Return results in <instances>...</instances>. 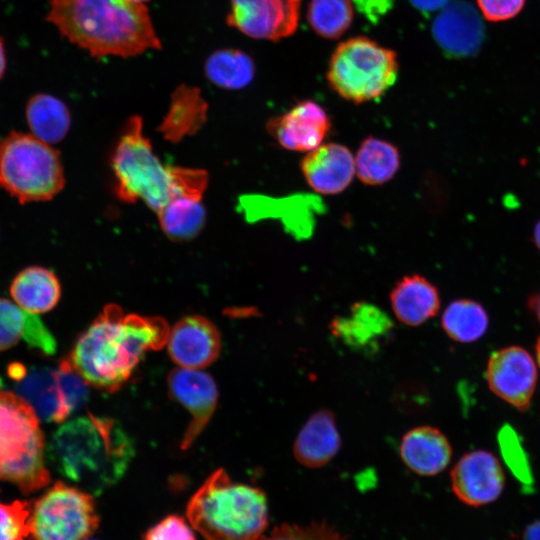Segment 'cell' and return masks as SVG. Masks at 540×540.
Listing matches in <instances>:
<instances>
[{
	"label": "cell",
	"mask_w": 540,
	"mask_h": 540,
	"mask_svg": "<svg viewBox=\"0 0 540 540\" xmlns=\"http://www.w3.org/2000/svg\"><path fill=\"white\" fill-rule=\"evenodd\" d=\"M166 346L178 367L203 369L218 357L221 339L212 322L192 315L179 320L170 329Z\"/></svg>",
	"instance_id": "2e32d148"
},
{
	"label": "cell",
	"mask_w": 540,
	"mask_h": 540,
	"mask_svg": "<svg viewBox=\"0 0 540 540\" xmlns=\"http://www.w3.org/2000/svg\"><path fill=\"white\" fill-rule=\"evenodd\" d=\"M131 2H134V3H138V4H145L146 2L150 1V0H129Z\"/></svg>",
	"instance_id": "ee69618b"
},
{
	"label": "cell",
	"mask_w": 540,
	"mask_h": 540,
	"mask_svg": "<svg viewBox=\"0 0 540 540\" xmlns=\"http://www.w3.org/2000/svg\"><path fill=\"white\" fill-rule=\"evenodd\" d=\"M451 487L464 504L480 507L497 500L505 487V473L499 459L489 451L464 454L453 467Z\"/></svg>",
	"instance_id": "7c38bea8"
},
{
	"label": "cell",
	"mask_w": 540,
	"mask_h": 540,
	"mask_svg": "<svg viewBox=\"0 0 540 540\" xmlns=\"http://www.w3.org/2000/svg\"><path fill=\"white\" fill-rule=\"evenodd\" d=\"M399 452L404 464L422 476L439 474L452 457L448 438L438 428L429 425L409 430L400 442Z\"/></svg>",
	"instance_id": "ffe728a7"
},
{
	"label": "cell",
	"mask_w": 540,
	"mask_h": 540,
	"mask_svg": "<svg viewBox=\"0 0 540 540\" xmlns=\"http://www.w3.org/2000/svg\"><path fill=\"white\" fill-rule=\"evenodd\" d=\"M157 214L162 230L172 240L194 238L205 223L201 199L190 196L173 198Z\"/></svg>",
	"instance_id": "f546056e"
},
{
	"label": "cell",
	"mask_w": 540,
	"mask_h": 540,
	"mask_svg": "<svg viewBox=\"0 0 540 540\" xmlns=\"http://www.w3.org/2000/svg\"><path fill=\"white\" fill-rule=\"evenodd\" d=\"M483 17L490 22H503L516 17L526 0H476Z\"/></svg>",
	"instance_id": "d590c367"
},
{
	"label": "cell",
	"mask_w": 540,
	"mask_h": 540,
	"mask_svg": "<svg viewBox=\"0 0 540 540\" xmlns=\"http://www.w3.org/2000/svg\"><path fill=\"white\" fill-rule=\"evenodd\" d=\"M256 72L252 57L241 49L222 48L205 60L204 73L215 86L238 90L248 86Z\"/></svg>",
	"instance_id": "83f0119b"
},
{
	"label": "cell",
	"mask_w": 540,
	"mask_h": 540,
	"mask_svg": "<svg viewBox=\"0 0 540 540\" xmlns=\"http://www.w3.org/2000/svg\"><path fill=\"white\" fill-rule=\"evenodd\" d=\"M39 420L25 400L0 388V480L15 484L24 493L50 481Z\"/></svg>",
	"instance_id": "5b68a950"
},
{
	"label": "cell",
	"mask_w": 540,
	"mask_h": 540,
	"mask_svg": "<svg viewBox=\"0 0 540 540\" xmlns=\"http://www.w3.org/2000/svg\"><path fill=\"white\" fill-rule=\"evenodd\" d=\"M9 375L16 383V394L32 407L39 419L60 423L71 414L65 402L57 368H26L14 363L9 367Z\"/></svg>",
	"instance_id": "e0dca14e"
},
{
	"label": "cell",
	"mask_w": 540,
	"mask_h": 540,
	"mask_svg": "<svg viewBox=\"0 0 540 540\" xmlns=\"http://www.w3.org/2000/svg\"><path fill=\"white\" fill-rule=\"evenodd\" d=\"M537 366L530 353L520 346L494 351L487 362L489 389L520 411L530 407L537 385Z\"/></svg>",
	"instance_id": "8fae6325"
},
{
	"label": "cell",
	"mask_w": 540,
	"mask_h": 540,
	"mask_svg": "<svg viewBox=\"0 0 540 540\" xmlns=\"http://www.w3.org/2000/svg\"><path fill=\"white\" fill-rule=\"evenodd\" d=\"M92 495L57 482L32 504L33 540H86L98 527Z\"/></svg>",
	"instance_id": "9c48e42d"
},
{
	"label": "cell",
	"mask_w": 540,
	"mask_h": 540,
	"mask_svg": "<svg viewBox=\"0 0 540 540\" xmlns=\"http://www.w3.org/2000/svg\"><path fill=\"white\" fill-rule=\"evenodd\" d=\"M307 184L325 195L343 192L352 182L356 168L351 151L338 143H327L308 152L300 163Z\"/></svg>",
	"instance_id": "ac0fdd59"
},
{
	"label": "cell",
	"mask_w": 540,
	"mask_h": 540,
	"mask_svg": "<svg viewBox=\"0 0 540 540\" xmlns=\"http://www.w3.org/2000/svg\"><path fill=\"white\" fill-rule=\"evenodd\" d=\"M302 0H230L226 22L244 35L278 41L298 28Z\"/></svg>",
	"instance_id": "30bf717a"
},
{
	"label": "cell",
	"mask_w": 540,
	"mask_h": 540,
	"mask_svg": "<svg viewBox=\"0 0 540 540\" xmlns=\"http://www.w3.org/2000/svg\"><path fill=\"white\" fill-rule=\"evenodd\" d=\"M398 148L384 139L365 138L355 156L359 180L370 186H379L391 180L400 168Z\"/></svg>",
	"instance_id": "484cf974"
},
{
	"label": "cell",
	"mask_w": 540,
	"mask_h": 540,
	"mask_svg": "<svg viewBox=\"0 0 540 540\" xmlns=\"http://www.w3.org/2000/svg\"><path fill=\"white\" fill-rule=\"evenodd\" d=\"M258 540H345L338 532L324 524L297 526L284 524L276 527L269 536Z\"/></svg>",
	"instance_id": "836d02e7"
},
{
	"label": "cell",
	"mask_w": 540,
	"mask_h": 540,
	"mask_svg": "<svg viewBox=\"0 0 540 540\" xmlns=\"http://www.w3.org/2000/svg\"><path fill=\"white\" fill-rule=\"evenodd\" d=\"M46 20L91 57H135L162 48L145 4L129 0H48Z\"/></svg>",
	"instance_id": "7a4b0ae2"
},
{
	"label": "cell",
	"mask_w": 540,
	"mask_h": 540,
	"mask_svg": "<svg viewBox=\"0 0 540 540\" xmlns=\"http://www.w3.org/2000/svg\"><path fill=\"white\" fill-rule=\"evenodd\" d=\"M533 243L540 252V220L536 223L533 230Z\"/></svg>",
	"instance_id": "b9f144b4"
},
{
	"label": "cell",
	"mask_w": 540,
	"mask_h": 540,
	"mask_svg": "<svg viewBox=\"0 0 540 540\" xmlns=\"http://www.w3.org/2000/svg\"><path fill=\"white\" fill-rule=\"evenodd\" d=\"M398 71L393 50L368 37L357 36L336 47L326 77L339 96L360 104L384 95L396 82Z\"/></svg>",
	"instance_id": "ba28073f"
},
{
	"label": "cell",
	"mask_w": 540,
	"mask_h": 540,
	"mask_svg": "<svg viewBox=\"0 0 540 540\" xmlns=\"http://www.w3.org/2000/svg\"><path fill=\"white\" fill-rule=\"evenodd\" d=\"M527 306L540 323V290L529 297Z\"/></svg>",
	"instance_id": "f35d334b"
},
{
	"label": "cell",
	"mask_w": 540,
	"mask_h": 540,
	"mask_svg": "<svg viewBox=\"0 0 540 540\" xmlns=\"http://www.w3.org/2000/svg\"><path fill=\"white\" fill-rule=\"evenodd\" d=\"M332 334L348 347L364 352H377L388 340L393 323L388 315L374 304L357 302L349 314L331 322Z\"/></svg>",
	"instance_id": "d6986e66"
},
{
	"label": "cell",
	"mask_w": 540,
	"mask_h": 540,
	"mask_svg": "<svg viewBox=\"0 0 540 540\" xmlns=\"http://www.w3.org/2000/svg\"><path fill=\"white\" fill-rule=\"evenodd\" d=\"M142 128L139 116L128 119L114 151L116 194L126 202L142 200L158 213L178 196L174 167L161 163Z\"/></svg>",
	"instance_id": "8992f818"
},
{
	"label": "cell",
	"mask_w": 540,
	"mask_h": 540,
	"mask_svg": "<svg viewBox=\"0 0 540 540\" xmlns=\"http://www.w3.org/2000/svg\"><path fill=\"white\" fill-rule=\"evenodd\" d=\"M31 512L29 501L0 503V540H33Z\"/></svg>",
	"instance_id": "1f68e13d"
},
{
	"label": "cell",
	"mask_w": 540,
	"mask_h": 540,
	"mask_svg": "<svg viewBox=\"0 0 540 540\" xmlns=\"http://www.w3.org/2000/svg\"><path fill=\"white\" fill-rule=\"evenodd\" d=\"M10 294L22 309L39 314L48 312L57 305L61 297V286L51 270L30 266L15 276L10 286Z\"/></svg>",
	"instance_id": "d4e9b609"
},
{
	"label": "cell",
	"mask_w": 540,
	"mask_h": 540,
	"mask_svg": "<svg viewBox=\"0 0 540 540\" xmlns=\"http://www.w3.org/2000/svg\"><path fill=\"white\" fill-rule=\"evenodd\" d=\"M172 398L190 414L191 421L181 447L188 448L211 419L217 404L218 390L213 378L202 369H174L168 376Z\"/></svg>",
	"instance_id": "9a60e30c"
},
{
	"label": "cell",
	"mask_w": 540,
	"mask_h": 540,
	"mask_svg": "<svg viewBox=\"0 0 540 540\" xmlns=\"http://www.w3.org/2000/svg\"><path fill=\"white\" fill-rule=\"evenodd\" d=\"M390 303L395 317L407 326H419L440 309L437 287L419 274L406 275L393 287Z\"/></svg>",
	"instance_id": "7402d4cb"
},
{
	"label": "cell",
	"mask_w": 540,
	"mask_h": 540,
	"mask_svg": "<svg viewBox=\"0 0 540 540\" xmlns=\"http://www.w3.org/2000/svg\"><path fill=\"white\" fill-rule=\"evenodd\" d=\"M433 38L446 56L467 58L480 50L485 35L484 23L467 1L449 2L435 17L431 27Z\"/></svg>",
	"instance_id": "4fadbf2b"
},
{
	"label": "cell",
	"mask_w": 540,
	"mask_h": 540,
	"mask_svg": "<svg viewBox=\"0 0 540 540\" xmlns=\"http://www.w3.org/2000/svg\"><path fill=\"white\" fill-rule=\"evenodd\" d=\"M187 517L206 540H258L268 523L267 500L260 489L233 483L219 469L192 496Z\"/></svg>",
	"instance_id": "277c9868"
},
{
	"label": "cell",
	"mask_w": 540,
	"mask_h": 540,
	"mask_svg": "<svg viewBox=\"0 0 540 540\" xmlns=\"http://www.w3.org/2000/svg\"><path fill=\"white\" fill-rule=\"evenodd\" d=\"M7 66L6 49L3 39L0 37V79L4 76Z\"/></svg>",
	"instance_id": "60d3db41"
},
{
	"label": "cell",
	"mask_w": 540,
	"mask_h": 540,
	"mask_svg": "<svg viewBox=\"0 0 540 540\" xmlns=\"http://www.w3.org/2000/svg\"><path fill=\"white\" fill-rule=\"evenodd\" d=\"M352 2L370 22L378 23L393 8L395 0H352Z\"/></svg>",
	"instance_id": "8d00e7d4"
},
{
	"label": "cell",
	"mask_w": 540,
	"mask_h": 540,
	"mask_svg": "<svg viewBox=\"0 0 540 540\" xmlns=\"http://www.w3.org/2000/svg\"><path fill=\"white\" fill-rule=\"evenodd\" d=\"M441 325L446 335L459 343H472L480 339L489 326L485 308L471 299L452 301L444 310Z\"/></svg>",
	"instance_id": "f1b7e54d"
},
{
	"label": "cell",
	"mask_w": 540,
	"mask_h": 540,
	"mask_svg": "<svg viewBox=\"0 0 540 540\" xmlns=\"http://www.w3.org/2000/svg\"><path fill=\"white\" fill-rule=\"evenodd\" d=\"M169 331L161 318L126 314L110 304L79 336L68 359L88 384L115 391L147 352L166 346Z\"/></svg>",
	"instance_id": "6da1fadb"
},
{
	"label": "cell",
	"mask_w": 540,
	"mask_h": 540,
	"mask_svg": "<svg viewBox=\"0 0 540 540\" xmlns=\"http://www.w3.org/2000/svg\"><path fill=\"white\" fill-rule=\"evenodd\" d=\"M498 443L506 464L512 473L525 485L532 482V473L528 456L516 431L510 425H504L498 433Z\"/></svg>",
	"instance_id": "d6a6232c"
},
{
	"label": "cell",
	"mask_w": 540,
	"mask_h": 540,
	"mask_svg": "<svg viewBox=\"0 0 540 540\" xmlns=\"http://www.w3.org/2000/svg\"><path fill=\"white\" fill-rule=\"evenodd\" d=\"M352 0H310L307 20L316 34L326 39H337L350 27L353 20Z\"/></svg>",
	"instance_id": "4dcf8cb0"
},
{
	"label": "cell",
	"mask_w": 540,
	"mask_h": 540,
	"mask_svg": "<svg viewBox=\"0 0 540 540\" xmlns=\"http://www.w3.org/2000/svg\"><path fill=\"white\" fill-rule=\"evenodd\" d=\"M535 354L538 365L540 366V336L538 337L535 344Z\"/></svg>",
	"instance_id": "7bdbcfd3"
},
{
	"label": "cell",
	"mask_w": 540,
	"mask_h": 540,
	"mask_svg": "<svg viewBox=\"0 0 540 540\" xmlns=\"http://www.w3.org/2000/svg\"><path fill=\"white\" fill-rule=\"evenodd\" d=\"M331 129V119L317 102L303 100L286 113L268 120L267 130L284 149L310 152L322 144Z\"/></svg>",
	"instance_id": "5bb4252c"
},
{
	"label": "cell",
	"mask_w": 540,
	"mask_h": 540,
	"mask_svg": "<svg viewBox=\"0 0 540 540\" xmlns=\"http://www.w3.org/2000/svg\"><path fill=\"white\" fill-rule=\"evenodd\" d=\"M21 339L45 354H53L56 350L53 335L37 314L0 298V352L15 346Z\"/></svg>",
	"instance_id": "603a6c76"
},
{
	"label": "cell",
	"mask_w": 540,
	"mask_h": 540,
	"mask_svg": "<svg viewBox=\"0 0 540 540\" xmlns=\"http://www.w3.org/2000/svg\"><path fill=\"white\" fill-rule=\"evenodd\" d=\"M524 540H540V520L528 525L523 534Z\"/></svg>",
	"instance_id": "ab89813d"
},
{
	"label": "cell",
	"mask_w": 540,
	"mask_h": 540,
	"mask_svg": "<svg viewBox=\"0 0 540 540\" xmlns=\"http://www.w3.org/2000/svg\"><path fill=\"white\" fill-rule=\"evenodd\" d=\"M208 104L198 87L181 84L172 96L169 109L159 130L163 136L178 142L185 136L195 134L205 123Z\"/></svg>",
	"instance_id": "cb8c5ba5"
},
{
	"label": "cell",
	"mask_w": 540,
	"mask_h": 540,
	"mask_svg": "<svg viewBox=\"0 0 540 540\" xmlns=\"http://www.w3.org/2000/svg\"><path fill=\"white\" fill-rule=\"evenodd\" d=\"M144 540H196L182 517L170 515L150 528Z\"/></svg>",
	"instance_id": "e575fe53"
},
{
	"label": "cell",
	"mask_w": 540,
	"mask_h": 540,
	"mask_svg": "<svg viewBox=\"0 0 540 540\" xmlns=\"http://www.w3.org/2000/svg\"><path fill=\"white\" fill-rule=\"evenodd\" d=\"M411 5L422 13H432L443 9L450 0H409Z\"/></svg>",
	"instance_id": "74e56055"
},
{
	"label": "cell",
	"mask_w": 540,
	"mask_h": 540,
	"mask_svg": "<svg viewBox=\"0 0 540 540\" xmlns=\"http://www.w3.org/2000/svg\"><path fill=\"white\" fill-rule=\"evenodd\" d=\"M341 438L335 416L321 409L312 414L297 434L293 455L303 466L319 468L329 463L338 453Z\"/></svg>",
	"instance_id": "44dd1931"
},
{
	"label": "cell",
	"mask_w": 540,
	"mask_h": 540,
	"mask_svg": "<svg viewBox=\"0 0 540 540\" xmlns=\"http://www.w3.org/2000/svg\"><path fill=\"white\" fill-rule=\"evenodd\" d=\"M64 184L59 153L48 143L22 132L0 141V186L20 203L50 200Z\"/></svg>",
	"instance_id": "52a82bcc"
},
{
	"label": "cell",
	"mask_w": 540,
	"mask_h": 540,
	"mask_svg": "<svg viewBox=\"0 0 540 540\" xmlns=\"http://www.w3.org/2000/svg\"><path fill=\"white\" fill-rule=\"evenodd\" d=\"M133 454L132 440L116 421L92 414L62 424L47 446L48 459L58 473L90 494L119 481Z\"/></svg>",
	"instance_id": "3957f363"
},
{
	"label": "cell",
	"mask_w": 540,
	"mask_h": 540,
	"mask_svg": "<svg viewBox=\"0 0 540 540\" xmlns=\"http://www.w3.org/2000/svg\"><path fill=\"white\" fill-rule=\"evenodd\" d=\"M25 112L32 134L48 144L61 141L70 128L71 117L66 104L53 95L32 96Z\"/></svg>",
	"instance_id": "4316f807"
}]
</instances>
